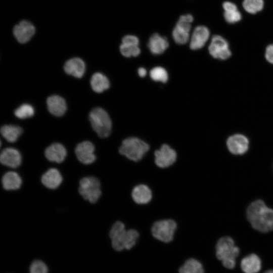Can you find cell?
I'll return each mask as SVG.
<instances>
[{"label": "cell", "instance_id": "cell-8", "mask_svg": "<svg viewBox=\"0 0 273 273\" xmlns=\"http://www.w3.org/2000/svg\"><path fill=\"white\" fill-rule=\"evenodd\" d=\"M208 50L210 55L215 59L226 60L231 56L228 41L218 35L212 37Z\"/></svg>", "mask_w": 273, "mask_h": 273}, {"label": "cell", "instance_id": "cell-6", "mask_svg": "<svg viewBox=\"0 0 273 273\" xmlns=\"http://www.w3.org/2000/svg\"><path fill=\"white\" fill-rule=\"evenodd\" d=\"M101 187L98 178L93 176H85L79 180L78 192L84 200L94 204L101 196Z\"/></svg>", "mask_w": 273, "mask_h": 273}, {"label": "cell", "instance_id": "cell-18", "mask_svg": "<svg viewBox=\"0 0 273 273\" xmlns=\"http://www.w3.org/2000/svg\"><path fill=\"white\" fill-rule=\"evenodd\" d=\"M64 69L68 74L76 78H81L85 72V65L80 58H73L65 63Z\"/></svg>", "mask_w": 273, "mask_h": 273}, {"label": "cell", "instance_id": "cell-19", "mask_svg": "<svg viewBox=\"0 0 273 273\" xmlns=\"http://www.w3.org/2000/svg\"><path fill=\"white\" fill-rule=\"evenodd\" d=\"M47 104L49 112L56 116L63 115L67 109L65 100L59 96L54 95L49 97L47 100Z\"/></svg>", "mask_w": 273, "mask_h": 273}, {"label": "cell", "instance_id": "cell-33", "mask_svg": "<svg viewBox=\"0 0 273 273\" xmlns=\"http://www.w3.org/2000/svg\"><path fill=\"white\" fill-rule=\"evenodd\" d=\"M122 43H130L135 45L139 44V39L135 35H126L124 36L122 39Z\"/></svg>", "mask_w": 273, "mask_h": 273}, {"label": "cell", "instance_id": "cell-21", "mask_svg": "<svg viewBox=\"0 0 273 273\" xmlns=\"http://www.w3.org/2000/svg\"><path fill=\"white\" fill-rule=\"evenodd\" d=\"M22 180L20 175L13 171L5 173L2 178L3 188L7 191L17 190L20 188Z\"/></svg>", "mask_w": 273, "mask_h": 273}, {"label": "cell", "instance_id": "cell-36", "mask_svg": "<svg viewBox=\"0 0 273 273\" xmlns=\"http://www.w3.org/2000/svg\"><path fill=\"white\" fill-rule=\"evenodd\" d=\"M138 74L140 77H144L147 74V71L144 68L141 67L138 69Z\"/></svg>", "mask_w": 273, "mask_h": 273}, {"label": "cell", "instance_id": "cell-31", "mask_svg": "<svg viewBox=\"0 0 273 273\" xmlns=\"http://www.w3.org/2000/svg\"><path fill=\"white\" fill-rule=\"evenodd\" d=\"M48 268L46 264L42 261H33L29 267V273H48Z\"/></svg>", "mask_w": 273, "mask_h": 273}, {"label": "cell", "instance_id": "cell-3", "mask_svg": "<svg viewBox=\"0 0 273 273\" xmlns=\"http://www.w3.org/2000/svg\"><path fill=\"white\" fill-rule=\"evenodd\" d=\"M239 254V249L231 237H224L218 241L216 245V255L225 267L234 268L236 265V258Z\"/></svg>", "mask_w": 273, "mask_h": 273}, {"label": "cell", "instance_id": "cell-22", "mask_svg": "<svg viewBox=\"0 0 273 273\" xmlns=\"http://www.w3.org/2000/svg\"><path fill=\"white\" fill-rule=\"evenodd\" d=\"M241 267L245 273H257L261 269V262L256 254H251L242 259Z\"/></svg>", "mask_w": 273, "mask_h": 273}, {"label": "cell", "instance_id": "cell-23", "mask_svg": "<svg viewBox=\"0 0 273 273\" xmlns=\"http://www.w3.org/2000/svg\"><path fill=\"white\" fill-rule=\"evenodd\" d=\"M90 85L94 91L101 93L109 88L110 82L103 74L97 72L92 76Z\"/></svg>", "mask_w": 273, "mask_h": 273}, {"label": "cell", "instance_id": "cell-9", "mask_svg": "<svg viewBox=\"0 0 273 273\" xmlns=\"http://www.w3.org/2000/svg\"><path fill=\"white\" fill-rule=\"evenodd\" d=\"M154 156L156 165L161 168L172 165L177 158L175 151L167 144L162 145L159 149L156 150Z\"/></svg>", "mask_w": 273, "mask_h": 273}, {"label": "cell", "instance_id": "cell-16", "mask_svg": "<svg viewBox=\"0 0 273 273\" xmlns=\"http://www.w3.org/2000/svg\"><path fill=\"white\" fill-rule=\"evenodd\" d=\"M63 181L60 171L55 168L47 170L41 177L42 184L47 188L54 190L58 188Z\"/></svg>", "mask_w": 273, "mask_h": 273}, {"label": "cell", "instance_id": "cell-4", "mask_svg": "<svg viewBox=\"0 0 273 273\" xmlns=\"http://www.w3.org/2000/svg\"><path fill=\"white\" fill-rule=\"evenodd\" d=\"M149 150V145L142 140L130 137L124 139L119 149V152L133 161L141 160Z\"/></svg>", "mask_w": 273, "mask_h": 273}, {"label": "cell", "instance_id": "cell-10", "mask_svg": "<svg viewBox=\"0 0 273 273\" xmlns=\"http://www.w3.org/2000/svg\"><path fill=\"white\" fill-rule=\"evenodd\" d=\"M95 150V146L92 142L83 141L76 146L75 153L80 163L89 165L93 163L96 160Z\"/></svg>", "mask_w": 273, "mask_h": 273}, {"label": "cell", "instance_id": "cell-24", "mask_svg": "<svg viewBox=\"0 0 273 273\" xmlns=\"http://www.w3.org/2000/svg\"><path fill=\"white\" fill-rule=\"evenodd\" d=\"M2 136L9 142H16L23 132V129L18 126L5 125L1 128Z\"/></svg>", "mask_w": 273, "mask_h": 273}, {"label": "cell", "instance_id": "cell-28", "mask_svg": "<svg viewBox=\"0 0 273 273\" xmlns=\"http://www.w3.org/2000/svg\"><path fill=\"white\" fill-rule=\"evenodd\" d=\"M263 0H244L243 6L246 11L250 14H255L263 8Z\"/></svg>", "mask_w": 273, "mask_h": 273}, {"label": "cell", "instance_id": "cell-2", "mask_svg": "<svg viewBox=\"0 0 273 273\" xmlns=\"http://www.w3.org/2000/svg\"><path fill=\"white\" fill-rule=\"evenodd\" d=\"M109 236L113 248L116 251H120L132 248L137 242L139 234L135 230H126L124 224L117 221L112 226Z\"/></svg>", "mask_w": 273, "mask_h": 273}, {"label": "cell", "instance_id": "cell-1", "mask_svg": "<svg viewBox=\"0 0 273 273\" xmlns=\"http://www.w3.org/2000/svg\"><path fill=\"white\" fill-rule=\"evenodd\" d=\"M247 217L254 229L262 232L273 230V210L262 200H256L249 205Z\"/></svg>", "mask_w": 273, "mask_h": 273}, {"label": "cell", "instance_id": "cell-37", "mask_svg": "<svg viewBox=\"0 0 273 273\" xmlns=\"http://www.w3.org/2000/svg\"><path fill=\"white\" fill-rule=\"evenodd\" d=\"M264 273H273V270H266Z\"/></svg>", "mask_w": 273, "mask_h": 273}, {"label": "cell", "instance_id": "cell-34", "mask_svg": "<svg viewBox=\"0 0 273 273\" xmlns=\"http://www.w3.org/2000/svg\"><path fill=\"white\" fill-rule=\"evenodd\" d=\"M265 57L268 62L273 64V44H269L267 47Z\"/></svg>", "mask_w": 273, "mask_h": 273}, {"label": "cell", "instance_id": "cell-29", "mask_svg": "<svg viewBox=\"0 0 273 273\" xmlns=\"http://www.w3.org/2000/svg\"><path fill=\"white\" fill-rule=\"evenodd\" d=\"M14 114L20 119H25L32 117L34 114L33 107L28 104H24L17 108Z\"/></svg>", "mask_w": 273, "mask_h": 273}, {"label": "cell", "instance_id": "cell-5", "mask_svg": "<svg viewBox=\"0 0 273 273\" xmlns=\"http://www.w3.org/2000/svg\"><path fill=\"white\" fill-rule=\"evenodd\" d=\"M89 119L92 126L101 138L108 137L111 132L112 122L108 114L101 108L93 109L89 113Z\"/></svg>", "mask_w": 273, "mask_h": 273}, {"label": "cell", "instance_id": "cell-17", "mask_svg": "<svg viewBox=\"0 0 273 273\" xmlns=\"http://www.w3.org/2000/svg\"><path fill=\"white\" fill-rule=\"evenodd\" d=\"M169 46L167 39L157 33H153L150 37L148 47L151 53L160 55L163 53Z\"/></svg>", "mask_w": 273, "mask_h": 273}, {"label": "cell", "instance_id": "cell-15", "mask_svg": "<svg viewBox=\"0 0 273 273\" xmlns=\"http://www.w3.org/2000/svg\"><path fill=\"white\" fill-rule=\"evenodd\" d=\"M67 150L65 147L58 143H55L48 146L45 150L46 158L51 162L61 163L67 156Z\"/></svg>", "mask_w": 273, "mask_h": 273}, {"label": "cell", "instance_id": "cell-20", "mask_svg": "<svg viewBox=\"0 0 273 273\" xmlns=\"http://www.w3.org/2000/svg\"><path fill=\"white\" fill-rule=\"evenodd\" d=\"M131 197L136 204H146L151 200L152 193L148 186L141 184L133 188L131 192Z\"/></svg>", "mask_w": 273, "mask_h": 273}, {"label": "cell", "instance_id": "cell-11", "mask_svg": "<svg viewBox=\"0 0 273 273\" xmlns=\"http://www.w3.org/2000/svg\"><path fill=\"white\" fill-rule=\"evenodd\" d=\"M229 150L233 154L241 155L248 149L249 141L244 135L236 134L229 137L226 142Z\"/></svg>", "mask_w": 273, "mask_h": 273}, {"label": "cell", "instance_id": "cell-26", "mask_svg": "<svg viewBox=\"0 0 273 273\" xmlns=\"http://www.w3.org/2000/svg\"><path fill=\"white\" fill-rule=\"evenodd\" d=\"M179 273H204L202 264L198 260L190 258L179 268Z\"/></svg>", "mask_w": 273, "mask_h": 273}, {"label": "cell", "instance_id": "cell-32", "mask_svg": "<svg viewBox=\"0 0 273 273\" xmlns=\"http://www.w3.org/2000/svg\"><path fill=\"white\" fill-rule=\"evenodd\" d=\"M223 16L225 20L229 24H234L242 19V15L238 10L224 11Z\"/></svg>", "mask_w": 273, "mask_h": 273}, {"label": "cell", "instance_id": "cell-30", "mask_svg": "<svg viewBox=\"0 0 273 273\" xmlns=\"http://www.w3.org/2000/svg\"><path fill=\"white\" fill-rule=\"evenodd\" d=\"M151 78L154 81L165 83L168 80V76L166 70L162 67L153 68L150 72Z\"/></svg>", "mask_w": 273, "mask_h": 273}, {"label": "cell", "instance_id": "cell-14", "mask_svg": "<svg viewBox=\"0 0 273 273\" xmlns=\"http://www.w3.org/2000/svg\"><path fill=\"white\" fill-rule=\"evenodd\" d=\"M35 31V28L31 23L22 21L14 27L13 34L20 43H24L30 39Z\"/></svg>", "mask_w": 273, "mask_h": 273}, {"label": "cell", "instance_id": "cell-13", "mask_svg": "<svg viewBox=\"0 0 273 273\" xmlns=\"http://www.w3.org/2000/svg\"><path fill=\"white\" fill-rule=\"evenodd\" d=\"M0 162L4 166L16 168L22 163V156L20 152L13 148L3 150L0 155Z\"/></svg>", "mask_w": 273, "mask_h": 273}, {"label": "cell", "instance_id": "cell-27", "mask_svg": "<svg viewBox=\"0 0 273 273\" xmlns=\"http://www.w3.org/2000/svg\"><path fill=\"white\" fill-rule=\"evenodd\" d=\"M119 50L121 54L125 57H136L141 53L139 45L121 43Z\"/></svg>", "mask_w": 273, "mask_h": 273}, {"label": "cell", "instance_id": "cell-12", "mask_svg": "<svg viewBox=\"0 0 273 273\" xmlns=\"http://www.w3.org/2000/svg\"><path fill=\"white\" fill-rule=\"evenodd\" d=\"M210 36L209 29L203 25L197 26L191 37L190 48L193 50L201 49L206 43Z\"/></svg>", "mask_w": 273, "mask_h": 273}, {"label": "cell", "instance_id": "cell-7", "mask_svg": "<svg viewBox=\"0 0 273 273\" xmlns=\"http://www.w3.org/2000/svg\"><path fill=\"white\" fill-rule=\"evenodd\" d=\"M177 224L172 219H162L154 223L151 228L153 236L157 240L164 242H171L174 237Z\"/></svg>", "mask_w": 273, "mask_h": 273}, {"label": "cell", "instance_id": "cell-25", "mask_svg": "<svg viewBox=\"0 0 273 273\" xmlns=\"http://www.w3.org/2000/svg\"><path fill=\"white\" fill-rule=\"evenodd\" d=\"M190 29L176 24L172 32L173 40L178 44L186 43L190 39Z\"/></svg>", "mask_w": 273, "mask_h": 273}, {"label": "cell", "instance_id": "cell-35", "mask_svg": "<svg viewBox=\"0 0 273 273\" xmlns=\"http://www.w3.org/2000/svg\"><path fill=\"white\" fill-rule=\"evenodd\" d=\"M222 7L225 11H231L238 10L237 7L233 3L231 2H225L222 4Z\"/></svg>", "mask_w": 273, "mask_h": 273}]
</instances>
